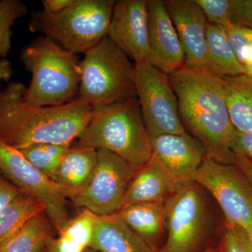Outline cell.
I'll return each mask as SVG.
<instances>
[{"label":"cell","instance_id":"cell-1","mask_svg":"<svg viewBox=\"0 0 252 252\" xmlns=\"http://www.w3.org/2000/svg\"><path fill=\"white\" fill-rule=\"evenodd\" d=\"M26 86L11 82L0 91V140L21 150L36 144H68L90 122L93 107L76 97L60 106L25 103Z\"/></svg>","mask_w":252,"mask_h":252},{"label":"cell","instance_id":"cell-2","mask_svg":"<svg viewBox=\"0 0 252 252\" xmlns=\"http://www.w3.org/2000/svg\"><path fill=\"white\" fill-rule=\"evenodd\" d=\"M179 104L181 121L203 144L206 157L233 164L235 129L220 78L207 69L185 67L168 74Z\"/></svg>","mask_w":252,"mask_h":252},{"label":"cell","instance_id":"cell-3","mask_svg":"<svg viewBox=\"0 0 252 252\" xmlns=\"http://www.w3.org/2000/svg\"><path fill=\"white\" fill-rule=\"evenodd\" d=\"M78 140V145L109 151L137 170L152 157V139L137 97L93 107L90 122Z\"/></svg>","mask_w":252,"mask_h":252},{"label":"cell","instance_id":"cell-4","mask_svg":"<svg viewBox=\"0 0 252 252\" xmlns=\"http://www.w3.org/2000/svg\"><path fill=\"white\" fill-rule=\"evenodd\" d=\"M20 59L32 75L25 103L31 107L60 106L77 97L80 61L77 54L41 35L23 48Z\"/></svg>","mask_w":252,"mask_h":252},{"label":"cell","instance_id":"cell-5","mask_svg":"<svg viewBox=\"0 0 252 252\" xmlns=\"http://www.w3.org/2000/svg\"><path fill=\"white\" fill-rule=\"evenodd\" d=\"M116 1L74 0L57 14L36 11L29 28L74 54H85L107 36Z\"/></svg>","mask_w":252,"mask_h":252},{"label":"cell","instance_id":"cell-6","mask_svg":"<svg viewBox=\"0 0 252 252\" xmlns=\"http://www.w3.org/2000/svg\"><path fill=\"white\" fill-rule=\"evenodd\" d=\"M91 107H101L137 97L135 63L105 36L80 61L78 96Z\"/></svg>","mask_w":252,"mask_h":252},{"label":"cell","instance_id":"cell-7","mask_svg":"<svg viewBox=\"0 0 252 252\" xmlns=\"http://www.w3.org/2000/svg\"><path fill=\"white\" fill-rule=\"evenodd\" d=\"M135 83L137 98L151 139L165 134L187 133L168 74L149 61L136 63Z\"/></svg>","mask_w":252,"mask_h":252},{"label":"cell","instance_id":"cell-8","mask_svg":"<svg viewBox=\"0 0 252 252\" xmlns=\"http://www.w3.org/2000/svg\"><path fill=\"white\" fill-rule=\"evenodd\" d=\"M195 182L212 194L226 223L252 235V186L235 164H224L205 157Z\"/></svg>","mask_w":252,"mask_h":252},{"label":"cell","instance_id":"cell-9","mask_svg":"<svg viewBox=\"0 0 252 252\" xmlns=\"http://www.w3.org/2000/svg\"><path fill=\"white\" fill-rule=\"evenodd\" d=\"M196 182L171 194L165 203L167 237L159 252H194L208 225L206 200Z\"/></svg>","mask_w":252,"mask_h":252},{"label":"cell","instance_id":"cell-10","mask_svg":"<svg viewBox=\"0 0 252 252\" xmlns=\"http://www.w3.org/2000/svg\"><path fill=\"white\" fill-rule=\"evenodd\" d=\"M97 151V165L90 184L72 200L77 206L97 216H106L122 208L129 186L138 170L112 152Z\"/></svg>","mask_w":252,"mask_h":252},{"label":"cell","instance_id":"cell-11","mask_svg":"<svg viewBox=\"0 0 252 252\" xmlns=\"http://www.w3.org/2000/svg\"><path fill=\"white\" fill-rule=\"evenodd\" d=\"M0 171L24 193L42 203L58 232L67 223V198L62 189L28 161L22 153L0 140Z\"/></svg>","mask_w":252,"mask_h":252},{"label":"cell","instance_id":"cell-12","mask_svg":"<svg viewBox=\"0 0 252 252\" xmlns=\"http://www.w3.org/2000/svg\"><path fill=\"white\" fill-rule=\"evenodd\" d=\"M151 160L161 170L172 193L195 183L197 173L206 157L203 144L190 137L165 134L152 139Z\"/></svg>","mask_w":252,"mask_h":252},{"label":"cell","instance_id":"cell-13","mask_svg":"<svg viewBox=\"0 0 252 252\" xmlns=\"http://www.w3.org/2000/svg\"><path fill=\"white\" fill-rule=\"evenodd\" d=\"M148 18L147 0L116 1L107 36L135 64L148 61Z\"/></svg>","mask_w":252,"mask_h":252},{"label":"cell","instance_id":"cell-14","mask_svg":"<svg viewBox=\"0 0 252 252\" xmlns=\"http://www.w3.org/2000/svg\"><path fill=\"white\" fill-rule=\"evenodd\" d=\"M148 61L167 74L186 66L182 44L164 0H147Z\"/></svg>","mask_w":252,"mask_h":252},{"label":"cell","instance_id":"cell-15","mask_svg":"<svg viewBox=\"0 0 252 252\" xmlns=\"http://www.w3.org/2000/svg\"><path fill=\"white\" fill-rule=\"evenodd\" d=\"M186 58V67L206 69L208 22L195 0H165Z\"/></svg>","mask_w":252,"mask_h":252},{"label":"cell","instance_id":"cell-16","mask_svg":"<svg viewBox=\"0 0 252 252\" xmlns=\"http://www.w3.org/2000/svg\"><path fill=\"white\" fill-rule=\"evenodd\" d=\"M97 162V151L78 145L70 147L51 177L62 189L66 198L73 200L90 184Z\"/></svg>","mask_w":252,"mask_h":252},{"label":"cell","instance_id":"cell-17","mask_svg":"<svg viewBox=\"0 0 252 252\" xmlns=\"http://www.w3.org/2000/svg\"><path fill=\"white\" fill-rule=\"evenodd\" d=\"M90 248L100 252H156L117 213L97 217Z\"/></svg>","mask_w":252,"mask_h":252},{"label":"cell","instance_id":"cell-18","mask_svg":"<svg viewBox=\"0 0 252 252\" xmlns=\"http://www.w3.org/2000/svg\"><path fill=\"white\" fill-rule=\"evenodd\" d=\"M220 79L235 130L252 133V79L245 74Z\"/></svg>","mask_w":252,"mask_h":252},{"label":"cell","instance_id":"cell-19","mask_svg":"<svg viewBox=\"0 0 252 252\" xmlns=\"http://www.w3.org/2000/svg\"><path fill=\"white\" fill-rule=\"evenodd\" d=\"M165 203H132L116 212L118 216L154 248L161 235L165 216Z\"/></svg>","mask_w":252,"mask_h":252},{"label":"cell","instance_id":"cell-20","mask_svg":"<svg viewBox=\"0 0 252 252\" xmlns=\"http://www.w3.org/2000/svg\"><path fill=\"white\" fill-rule=\"evenodd\" d=\"M170 194H172V189L167 179L150 159L136 173L122 207L132 203L165 202V198Z\"/></svg>","mask_w":252,"mask_h":252},{"label":"cell","instance_id":"cell-21","mask_svg":"<svg viewBox=\"0 0 252 252\" xmlns=\"http://www.w3.org/2000/svg\"><path fill=\"white\" fill-rule=\"evenodd\" d=\"M207 47V71L220 78L245 74L243 66L239 62L224 30L208 23Z\"/></svg>","mask_w":252,"mask_h":252},{"label":"cell","instance_id":"cell-22","mask_svg":"<svg viewBox=\"0 0 252 252\" xmlns=\"http://www.w3.org/2000/svg\"><path fill=\"white\" fill-rule=\"evenodd\" d=\"M97 215L84 209L68 220L56 240L48 244L47 252H84L94 238Z\"/></svg>","mask_w":252,"mask_h":252},{"label":"cell","instance_id":"cell-23","mask_svg":"<svg viewBox=\"0 0 252 252\" xmlns=\"http://www.w3.org/2000/svg\"><path fill=\"white\" fill-rule=\"evenodd\" d=\"M46 213L41 202L22 192L0 215V246L33 218Z\"/></svg>","mask_w":252,"mask_h":252},{"label":"cell","instance_id":"cell-24","mask_svg":"<svg viewBox=\"0 0 252 252\" xmlns=\"http://www.w3.org/2000/svg\"><path fill=\"white\" fill-rule=\"evenodd\" d=\"M51 221L46 213L28 221L0 246V252H41L51 241Z\"/></svg>","mask_w":252,"mask_h":252},{"label":"cell","instance_id":"cell-25","mask_svg":"<svg viewBox=\"0 0 252 252\" xmlns=\"http://www.w3.org/2000/svg\"><path fill=\"white\" fill-rule=\"evenodd\" d=\"M71 145L36 144L19 150L28 162L51 179Z\"/></svg>","mask_w":252,"mask_h":252},{"label":"cell","instance_id":"cell-26","mask_svg":"<svg viewBox=\"0 0 252 252\" xmlns=\"http://www.w3.org/2000/svg\"><path fill=\"white\" fill-rule=\"evenodd\" d=\"M27 14V6L23 1L0 0V59H4L11 49L15 22Z\"/></svg>","mask_w":252,"mask_h":252},{"label":"cell","instance_id":"cell-27","mask_svg":"<svg viewBox=\"0 0 252 252\" xmlns=\"http://www.w3.org/2000/svg\"><path fill=\"white\" fill-rule=\"evenodd\" d=\"M245 74L252 79V31L230 23L224 28Z\"/></svg>","mask_w":252,"mask_h":252},{"label":"cell","instance_id":"cell-28","mask_svg":"<svg viewBox=\"0 0 252 252\" xmlns=\"http://www.w3.org/2000/svg\"><path fill=\"white\" fill-rule=\"evenodd\" d=\"M201 7L207 21L224 29L232 23L233 1L232 0H195Z\"/></svg>","mask_w":252,"mask_h":252},{"label":"cell","instance_id":"cell-29","mask_svg":"<svg viewBox=\"0 0 252 252\" xmlns=\"http://www.w3.org/2000/svg\"><path fill=\"white\" fill-rule=\"evenodd\" d=\"M220 248L223 252H252L248 233L243 228L226 222Z\"/></svg>","mask_w":252,"mask_h":252},{"label":"cell","instance_id":"cell-30","mask_svg":"<svg viewBox=\"0 0 252 252\" xmlns=\"http://www.w3.org/2000/svg\"><path fill=\"white\" fill-rule=\"evenodd\" d=\"M232 23L252 31V0H232Z\"/></svg>","mask_w":252,"mask_h":252},{"label":"cell","instance_id":"cell-31","mask_svg":"<svg viewBox=\"0 0 252 252\" xmlns=\"http://www.w3.org/2000/svg\"><path fill=\"white\" fill-rule=\"evenodd\" d=\"M23 190L0 177V215Z\"/></svg>","mask_w":252,"mask_h":252},{"label":"cell","instance_id":"cell-32","mask_svg":"<svg viewBox=\"0 0 252 252\" xmlns=\"http://www.w3.org/2000/svg\"><path fill=\"white\" fill-rule=\"evenodd\" d=\"M231 148L233 152H239L252 160V133L235 130Z\"/></svg>","mask_w":252,"mask_h":252},{"label":"cell","instance_id":"cell-33","mask_svg":"<svg viewBox=\"0 0 252 252\" xmlns=\"http://www.w3.org/2000/svg\"><path fill=\"white\" fill-rule=\"evenodd\" d=\"M233 152V164L238 166L252 186V160L239 152Z\"/></svg>","mask_w":252,"mask_h":252},{"label":"cell","instance_id":"cell-34","mask_svg":"<svg viewBox=\"0 0 252 252\" xmlns=\"http://www.w3.org/2000/svg\"><path fill=\"white\" fill-rule=\"evenodd\" d=\"M74 0H43V11L50 14H57L67 9Z\"/></svg>","mask_w":252,"mask_h":252},{"label":"cell","instance_id":"cell-35","mask_svg":"<svg viewBox=\"0 0 252 252\" xmlns=\"http://www.w3.org/2000/svg\"><path fill=\"white\" fill-rule=\"evenodd\" d=\"M11 63L6 59H0V82L9 81L12 75Z\"/></svg>","mask_w":252,"mask_h":252},{"label":"cell","instance_id":"cell-36","mask_svg":"<svg viewBox=\"0 0 252 252\" xmlns=\"http://www.w3.org/2000/svg\"><path fill=\"white\" fill-rule=\"evenodd\" d=\"M97 252V251H94V250H86L85 252Z\"/></svg>","mask_w":252,"mask_h":252},{"label":"cell","instance_id":"cell-37","mask_svg":"<svg viewBox=\"0 0 252 252\" xmlns=\"http://www.w3.org/2000/svg\"><path fill=\"white\" fill-rule=\"evenodd\" d=\"M215 252H222L221 249L220 248H219V250H215Z\"/></svg>","mask_w":252,"mask_h":252},{"label":"cell","instance_id":"cell-38","mask_svg":"<svg viewBox=\"0 0 252 252\" xmlns=\"http://www.w3.org/2000/svg\"><path fill=\"white\" fill-rule=\"evenodd\" d=\"M205 252H215V250H207V251Z\"/></svg>","mask_w":252,"mask_h":252},{"label":"cell","instance_id":"cell-39","mask_svg":"<svg viewBox=\"0 0 252 252\" xmlns=\"http://www.w3.org/2000/svg\"><path fill=\"white\" fill-rule=\"evenodd\" d=\"M250 237V239H251L252 244V235Z\"/></svg>","mask_w":252,"mask_h":252}]
</instances>
